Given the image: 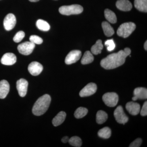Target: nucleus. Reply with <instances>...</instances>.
<instances>
[{"mask_svg":"<svg viewBox=\"0 0 147 147\" xmlns=\"http://www.w3.org/2000/svg\"><path fill=\"white\" fill-rule=\"evenodd\" d=\"M131 50L128 47L121 50L117 53H113L107 56L100 62V65L106 69H113L123 65L127 57L130 55Z\"/></svg>","mask_w":147,"mask_h":147,"instance_id":"nucleus-1","label":"nucleus"},{"mask_svg":"<svg viewBox=\"0 0 147 147\" xmlns=\"http://www.w3.org/2000/svg\"><path fill=\"white\" fill-rule=\"evenodd\" d=\"M51 100V97L49 94H45L40 97L33 107V114L37 116L45 114L50 106Z\"/></svg>","mask_w":147,"mask_h":147,"instance_id":"nucleus-2","label":"nucleus"},{"mask_svg":"<svg viewBox=\"0 0 147 147\" xmlns=\"http://www.w3.org/2000/svg\"><path fill=\"white\" fill-rule=\"evenodd\" d=\"M136 25L132 22L124 23L120 26L117 31V34L122 37H127L136 29Z\"/></svg>","mask_w":147,"mask_h":147,"instance_id":"nucleus-3","label":"nucleus"},{"mask_svg":"<svg viewBox=\"0 0 147 147\" xmlns=\"http://www.w3.org/2000/svg\"><path fill=\"white\" fill-rule=\"evenodd\" d=\"M83 10L84 9L82 6L76 4L63 6L59 9V11L61 14L67 16L79 14L82 13Z\"/></svg>","mask_w":147,"mask_h":147,"instance_id":"nucleus-4","label":"nucleus"},{"mask_svg":"<svg viewBox=\"0 0 147 147\" xmlns=\"http://www.w3.org/2000/svg\"><path fill=\"white\" fill-rule=\"evenodd\" d=\"M102 100L105 105L110 107L115 106L119 101V96L115 92H108L103 95Z\"/></svg>","mask_w":147,"mask_h":147,"instance_id":"nucleus-5","label":"nucleus"},{"mask_svg":"<svg viewBox=\"0 0 147 147\" xmlns=\"http://www.w3.org/2000/svg\"><path fill=\"white\" fill-rule=\"evenodd\" d=\"M35 46V45L34 43L30 41H27L19 44L17 49L19 53L22 55H28L32 53Z\"/></svg>","mask_w":147,"mask_h":147,"instance_id":"nucleus-6","label":"nucleus"},{"mask_svg":"<svg viewBox=\"0 0 147 147\" xmlns=\"http://www.w3.org/2000/svg\"><path fill=\"white\" fill-rule=\"evenodd\" d=\"M114 115L116 120L119 123L125 124L128 121V117L125 115L121 106L117 107L114 112Z\"/></svg>","mask_w":147,"mask_h":147,"instance_id":"nucleus-7","label":"nucleus"},{"mask_svg":"<svg viewBox=\"0 0 147 147\" xmlns=\"http://www.w3.org/2000/svg\"><path fill=\"white\" fill-rule=\"evenodd\" d=\"M16 23V17L13 13H8L3 21V26L6 30L10 31L15 27Z\"/></svg>","mask_w":147,"mask_h":147,"instance_id":"nucleus-8","label":"nucleus"},{"mask_svg":"<svg viewBox=\"0 0 147 147\" xmlns=\"http://www.w3.org/2000/svg\"><path fill=\"white\" fill-rule=\"evenodd\" d=\"M82 52L80 50H72L67 55L65 59V63L66 64L70 65L75 63L82 56Z\"/></svg>","mask_w":147,"mask_h":147,"instance_id":"nucleus-9","label":"nucleus"},{"mask_svg":"<svg viewBox=\"0 0 147 147\" xmlns=\"http://www.w3.org/2000/svg\"><path fill=\"white\" fill-rule=\"evenodd\" d=\"M97 90V86L94 83H89L79 93L81 97L88 96L94 94Z\"/></svg>","mask_w":147,"mask_h":147,"instance_id":"nucleus-10","label":"nucleus"},{"mask_svg":"<svg viewBox=\"0 0 147 147\" xmlns=\"http://www.w3.org/2000/svg\"><path fill=\"white\" fill-rule=\"evenodd\" d=\"M28 85V82L25 79H19L16 82V88L18 94L21 97H24L26 95Z\"/></svg>","mask_w":147,"mask_h":147,"instance_id":"nucleus-11","label":"nucleus"},{"mask_svg":"<svg viewBox=\"0 0 147 147\" xmlns=\"http://www.w3.org/2000/svg\"><path fill=\"white\" fill-rule=\"evenodd\" d=\"M28 70L33 76H38L42 72L43 70V66L39 63L34 61L29 64Z\"/></svg>","mask_w":147,"mask_h":147,"instance_id":"nucleus-12","label":"nucleus"},{"mask_svg":"<svg viewBox=\"0 0 147 147\" xmlns=\"http://www.w3.org/2000/svg\"><path fill=\"white\" fill-rule=\"evenodd\" d=\"M16 61V55L12 53L4 54L1 59V62L3 65H13Z\"/></svg>","mask_w":147,"mask_h":147,"instance_id":"nucleus-13","label":"nucleus"},{"mask_svg":"<svg viewBox=\"0 0 147 147\" xmlns=\"http://www.w3.org/2000/svg\"><path fill=\"white\" fill-rule=\"evenodd\" d=\"M134 97H132V100L135 101L138 99H145L147 98V90L145 88H136L134 90Z\"/></svg>","mask_w":147,"mask_h":147,"instance_id":"nucleus-14","label":"nucleus"},{"mask_svg":"<svg viewBox=\"0 0 147 147\" xmlns=\"http://www.w3.org/2000/svg\"><path fill=\"white\" fill-rule=\"evenodd\" d=\"M125 108L129 114L132 115H136L140 112V105L137 102H128L126 104Z\"/></svg>","mask_w":147,"mask_h":147,"instance_id":"nucleus-15","label":"nucleus"},{"mask_svg":"<svg viewBox=\"0 0 147 147\" xmlns=\"http://www.w3.org/2000/svg\"><path fill=\"white\" fill-rule=\"evenodd\" d=\"M9 84L6 80H3L0 82V98L4 99L6 97L9 91Z\"/></svg>","mask_w":147,"mask_h":147,"instance_id":"nucleus-16","label":"nucleus"},{"mask_svg":"<svg viewBox=\"0 0 147 147\" xmlns=\"http://www.w3.org/2000/svg\"><path fill=\"white\" fill-rule=\"evenodd\" d=\"M116 5L118 9L123 11H129L132 7L131 3L128 0H118Z\"/></svg>","mask_w":147,"mask_h":147,"instance_id":"nucleus-17","label":"nucleus"},{"mask_svg":"<svg viewBox=\"0 0 147 147\" xmlns=\"http://www.w3.org/2000/svg\"><path fill=\"white\" fill-rule=\"evenodd\" d=\"M66 117V114L63 111H61L58 113L52 121L53 125L55 127L60 125L65 120Z\"/></svg>","mask_w":147,"mask_h":147,"instance_id":"nucleus-18","label":"nucleus"},{"mask_svg":"<svg viewBox=\"0 0 147 147\" xmlns=\"http://www.w3.org/2000/svg\"><path fill=\"white\" fill-rule=\"evenodd\" d=\"M135 8L142 12H147V0H134Z\"/></svg>","mask_w":147,"mask_h":147,"instance_id":"nucleus-19","label":"nucleus"},{"mask_svg":"<svg viewBox=\"0 0 147 147\" xmlns=\"http://www.w3.org/2000/svg\"><path fill=\"white\" fill-rule=\"evenodd\" d=\"M102 26L104 34L106 36H112L115 33L114 29L110 24L106 21H104L102 24Z\"/></svg>","mask_w":147,"mask_h":147,"instance_id":"nucleus-20","label":"nucleus"},{"mask_svg":"<svg viewBox=\"0 0 147 147\" xmlns=\"http://www.w3.org/2000/svg\"><path fill=\"white\" fill-rule=\"evenodd\" d=\"M105 18L110 23L115 24L117 22V18L115 14L110 9H105L104 11Z\"/></svg>","mask_w":147,"mask_h":147,"instance_id":"nucleus-21","label":"nucleus"},{"mask_svg":"<svg viewBox=\"0 0 147 147\" xmlns=\"http://www.w3.org/2000/svg\"><path fill=\"white\" fill-rule=\"evenodd\" d=\"M103 47L102 40L100 39L98 40L96 42L95 44L92 46L91 49L92 53L94 55L100 54Z\"/></svg>","mask_w":147,"mask_h":147,"instance_id":"nucleus-22","label":"nucleus"},{"mask_svg":"<svg viewBox=\"0 0 147 147\" xmlns=\"http://www.w3.org/2000/svg\"><path fill=\"white\" fill-rule=\"evenodd\" d=\"M108 119L107 113L102 110H99L97 112L96 115V122L99 124L105 123Z\"/></svg>","mask_w":147,"mask_h":147,"instance_id":"nucleus-23","label":"nucleus"},{"mask_svg":"<svg viewBox=\"0 0 147 147\" xmlns=\"http://www.w3.org/2000/svg\"><path fill=\"white\" fill-rule=\"evenodd\" d=\"M94 59V58L92 54L90 51H87L84 53V56L81 61V63L83 65L88 64L92 62Z\"/></svg>","mask_w":147,"mask_h":147,"instance_id":"nucleus-24","label":"nucleus"},{"mask_svg":"<svg viewBox=\"0 0 147 147\" xmlns=\"http://www.w3.org/2000/svg\"><path fill=\"white\" fill-rule=\"evenodd\" d=\"M36 26L38 28L43 31H48L50 28L49 24L42 19H39L37 21Z\"/></svg>","mask_w":147,"mask_h":147,"instance_id":"nucleus-25","label":"nucleus"},{"mask_svg":"<svg viewBox=\"0 0 147 147\" xmlns=\"http://www.w3.org/2000/svg\"><path fill=\"white\" fill-rule=\"evenodd\" d=\"M98 134L101 138L105 139H108L111 136V130L109 127H103L98 131Z\"/></svg>","mask_w":147,"mask_h":147,"instance_id":"nucleus-26","label":"nucleus"},{"mask_svg":"<svg viewBox=\"0 0 147 147\" xmlns=\"http://www.w3.org/2000/svg\"><path fill=\"white\" fill-rule=\"evenodd\" d=\"M88 113V110L87 108L84 107H79L77 108L75 113L74 115L76 119H81L85 117Z\"/></svg>","mask_w":147,"mask_h":147,"instance_id":"nucleus-27","label":"nucleus"},{"mask_svg":"<svg viewBox=\"0 0 147 147\" xmlns=\"http://www.w3.org/2000/svg\"><path fill=\"white\" fill-rule=\"evenodd\" d=\"M69 143L71 146L76 147H80L82 146V139L77 136H74L69 139Z\"/></svg>","mask_w":147,"mask_h":147,"instance_id":"nucleus-28","label":"nucleus"},{"mask_svg":"<svg viewBox=\"0 0 147 147\" xmlns=\"http://www.w3.org/2000/svg\"><path fill=\"white\" fill-rule=\"evenodd\" d=\"M25 34L24 32L20 31L16 34L13 37V40L15 42H21L25 37Z\"/></svg>","mask_w":147,"mask_h":147,"instance_id":"nucleus-29","label":"nucleus"},{"mask_svg":"<svg viewBox=\"0 0 147 147\" xmlns=\"http://www.w3.org/2000/svg\"><path fill=\"white\" fill-rule=\"evenodd\" d=\"M105 45L108 51H113L115 47V44L113 39L108 40L105 42Z\"/></svg>","mask_w":147,"mask_h":147,"instance_id":"nucleus-30","label":"nucleus"},{"mask_svg":"<svg viewBox=\"0 0 147 147\" xmlns=\"http://www.w3.org/2000/svg\"><path fill=\"white\" fill-rule=\"evenodd\" d=\"M30 42L35 44H41L43 42L42 38L36 35L31 36L30 37Z\"/></svg>","mask_w":147,"mask_h":147,"instance_id":"nucleus-31","label":"nucleus"},{"mask_svg":"<svg viewBox=\"0 0 147 147\" xmlns=\"http://www.w3.org/2000/svg\"><path fill=\"white\" fill-rule=\"evenodd\" d=\"M142 139L141 138H138L134 140V142L129 145V147H139L142 144Z\"/></svg>","mask_w":147,"mask_h":147,"instance_id":"nucleus-32","label":"nucleus"},{"mask_svg":"<svg viewBox=\"0 0 147 147\" xmlns=\"http://www.w3.org/2000/svg\"><path fill=\"white\" fill-rule=\"evenodd\" d=\"M141 115L142 116H146L147 115V102L146 101L143 105L141 111Z\"/></svg>","mask_w":147,"mask_h":147,"instance_id":"nucleus-33","label":"nucleus"},{"mask_svg":"<svg viewBox=\"0 0 147 147\" xmlns=\"http://www.w3.org/2000/svg\"><path fill=\"white\" fill-rule=\"evenodd\" d=\"M69 140V138L67 136H65V137H63V138L62 139V142L63 143H66L67 142H68Z\"/></svg>","mask_w":147,"mask_h":147,"instance_id":"nucleus-34","label":"nucleus"},{"mask_svg":"<svg viewBox=\"0 0 147 147\" xmlns=\"http://www.w3.org/2000/svg\"><path fill=\"white\" fill-rule=\"evenodd\" d=\"M144 48L145 50H147V41H146L144 43Z\"/></svg>","mask_w":147,"mask_h":147,"instance_id":"nucleus-35","label":"nucleus"},{"mask_svg":"<svg viewBox=\"0 0 147 147\" xmlns=\"http://www.w3.org/2000/svg\"><path fill=\"white\" fill-rule=\"evenodd\" d=\"M30 1L32 2H36L38 1L39 0H29Z\"/></svg>","mask_w":147,"mask_h":147,"instance_id":"nucleus-36","label":"nucleus"}]
</instances>
